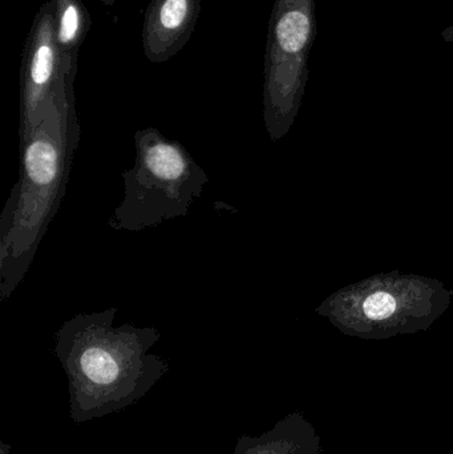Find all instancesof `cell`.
I'll list each match as a JSON object with an SVG mask.
<instances>
[{"label": "cell", "mask_w": 453, "mask_h": 454, "mask_svg": "<svg viewBox=\"0 0 453 454\" xmlns=\"http://www.w3.org/2000/svg\"><path fill=\"white\" fill-rule=\"evenodd\" d=\"M69 74L43 109L42 119L20 138L19 180L0 215V301L19 287L66 196L80 143L74 79Z\"/></svg>", "instance_id": "6da1fadb"}, {"label": "cell", "mask_w": 453, "mask_h": 454, "mask_svg": "<svg viewBox=\"0 0 453 454\" xmlns=\"http://www.w3.org/2000/svg\"><path fill=\"white\" fill-rule=\"evenodd\" d=\"M116 307L74 315L55 333V355L69 381L77 424L119 412L145 396L169 371L151 354L161 338L154 327L114 325Z\"/></svg>", "instance_id": "7a4b0ae2"}, {"label": "cell", "mask_w": 453, "mask_h": 454, "mask_svg": "<svg viewBox=\"0 0 453 454\" xmlns=\"http://www.w3.org/2000/svg\"><path fill=\"white\" fill-rule=\"evenodd\" d=\"M452 296L441 280L394 270L335 291L316 312L345 335L383 340L427 331Z\"/></svg>", "instance_id": "3957f363"}, {"label": "cell", "mask_w": 453, "mask_h": 454, "mask_svg": "<svg viewBox=\"0 0 453 454\" xmlns=\"http://www.w3.org/2000/svg\"><path fill=\"white\" fill-rule=\"evenodd\" d=\"M135 164L122 173L124 197L109 218L116 231L138 232L185 217L209 176L178 141L156 128L135 133Z\"/></svg>", "instance_id": "277c9868"}, {"label": "cell", "mask_w": 453, "mask_h": 454, "mask_svg": "<svg viewBox=\"0 0 453 454\" xmlns=\"http://www.w3.org/2000/svg\"><path fill=\"white\" fill-rule=\"evenodd\" d=\"M310 35L306 5L298 0H278L269 28L263 87V120L273 143L289 133L297 116L303 85L300 56Z\"/></svg>", "instance_id": "5b68a950"}, {"label": "cell", "mask_w": 453, "mask_h": 454, "mask_svg": "<svg viewBox=\"0 0 453 454\" xmlns=\"http://www.w3.org/2000/svg\"><path fill=\"white\" fill-rule=\"evenodd\" d=\"M77 59L79 56L61 55L56 42L52 0L43 3L21 56L19 137H26L37 127L48 98L69 74L77 72Z\"/></svg>", "instance_id": "8992f818"}, {"label": "cell", "mask_w": 453, "mask_h": 454, "mask_svg": "<svg viewBox=\"0 0 453 454\" xmlns=\"http://www.w3.org/2000/svg\"><path fill=\"white\" fill-rule=\"evenodd\" d=\"M202 0H152L143 24V48L151 63H167L191 40Z\"/></svg>", "instance_id": "52a82bcc"}, {"label": "cell", "mask_w": 453, "mask_h": 454, "mask_svg": "<svg viewBox=\"0 0 453 454\" xmlns=\"http://www.w3.org/2000/svg\"><path fill=\"white\" fill-rule=\"evenodd\" d=\"M234 454H324V450L313 424L294 412L262 436L241 437Z\"/></svg>", "instance_id": "ba28073f"}, {"label": "cell", "mask_w": 453, "mask_h": 454, "mask_svg": "<svg viewBox=\"0 0 453 454\" xmlns=\"http://www.w3.org/2000/svg\"><path fill=\"white\" fill-rule=\"evenodd\" d=\"M56 42L61 55L79 56L80 47L90 31V12L82 0H52Z\"/></svg>", "instance_id": "9c48e42d"}, {"label": "cell", "mask_w": 453, "mask_h": 454, "mask_svg": "<svg viewBox=\"0 0 453 454\" xmlns=\"http://www.w3.org/2000/svg\"><path fill=\"white\" fill-rule=\"evenodd\" d=\"M101 3H103L104 5H106V7H112V5H114V3H116V0H100Z\"/></svg>", "instance_id": "30bf717a"}, {"label": "cell", "mask_w": 453, "mask_h": 454, "mask_svg": "<svg viewBox=\"0 0 453 454\" xmlns=\"http://www.w3.org/2000/svg\"><path fill=\"white\" fill-rule=\"evenodd\" d=\"M2 454H10V447L5 444H2Z\"/></svg>", "instance_id": "8fae6325"}]
</instances>
